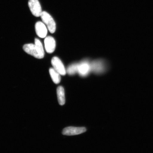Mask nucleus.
Listing matches in <instances>:
<instances>
[{
	"mask_svg": "<svg viewBox=\"0 0 153 153\" xmlns=\"http://www.w3.org/2000/svg\"><path fill=\"white\" fill-rule=\"evenodd\" d=\"M41 17L43 22L46 25L50 32L51 33H54L56 30V25L52 17L46 11H43Z\"/></svg>",
	"mask_w": 153,
	"mask_h": 153,
	"instance_id": "nucleus-1",
	"label": "nucleus"
},
{
	"mask_svg": "<svg viewBox=\"0 0 153 153\" xmlns=\"http://www.w3.org/2000/svg\"><path fill=\"white\" fill-rule=\"evenodd\" d=\"M23 49L25 52L32 55L36 58L41 59L44 55L39 52L36 45L33 44H26L24 45Z\"/></svg>",
	"mask_w": 153,
	"mask_h": 153,
	"instance_id": "nucleus-2",
	"label": "nucleus"
},
{
	"mask_svg": "<svg viewBox=\"0 0 153 153\" xmlns=\"http://www.w3.org/2000/svg\"><path fill=\"white\" fill-rule=\"evenodd\" d=\"M28 4L34 16L37 17L41 16L43 11H42L41 5L38 0H29Z\"/></svg>",
	"mask_w": 153,
	"mask_h": 153,
	"instance_id": "nucleus-3",
	"label": "nucleus"
},
{
	"mask_svg": "<svg viewBox=\"0 0 153 153\" xmlns=\"http://www.w3.org/2000/svg\"><path fill=\"white\" fill-rule=\"evenodd\" d=\"M51 64L53 68L60 74V75L64 76L66 73V71L62 61L58 57H53L51 61Z\"/></svg>",
	"mask_w": 153,
	"mask_h": 153,
	"instance_id": "nucleus-4",
	"label": "nucleus"
},
{
	"mask_svg": "<svg viewBox=\"0 0 153 153\" xmlns=\"http://www.w3.org/2000/svg\"><path fill=\"white\" fill-rule=\"evenodd\" d=\"M86 131V129L85 127H69L63 129L62 133L64 135L72 136L80 134Z\"/></svg>",
	"mask_w": 153,
	"mask_h": 153,
	"instance_id": "nucleus-5",
	"label": "nucleus"
},
{
	"mask_svg": "<svg viewBox=\"0 0 153 153\" xmlns=\"http://www.w3.org/2000/svg\"><path fill=\"white\" fill-rule=\"evenodd\" d=\"M45 45L46 51L48 53H53L56 47L55 40L51 36H48L45 39Z\"/></svg>",
	"mask_w": 153,
	"mask_h": 153,
	"instance_id": "nucleus-6",
	"label": "nucleus"
},
{
	"mask_svg": "<svg viewBox=\"0 0 153 153\" xmlns=\"http://www.w3.org/2000/svg\"><path fill=\"white\" fill-rule=\"evenodd\" d=\"M36 34L40 38H44L46 37L47 29L46 26L42 22H38L36 23L35 26Z\"/></svg>",
	"mask_w": 153,
	"mask_h": 153,
	"instance_id": "nucleus-7",
	"label": "nucleus"
},
{
	"mask_svg": "<svg viewBox=\"0 0 153 153\" xmlns=\"http://www.w3.org/2000/svg\"><path fill=\"white\" fill-rule=\"evenodd\" d=\"M91 70V65L86 61L78 64V72L82 76L88 75Z\"/></svg>",
	"mask_w": 153,
	"mask_h": 153,
	"instance_id": "nucleus-8",
	"label": "nucleus"
},
{
	"mask_svg": "<svg viewBox=\"0 0 153 153\" xmlns=\"http://www.w3.org/2000/svg\"><path fill=\"white\" fill-rule=\"evenodd\" d=\"M91 70L96 73L102 72L104 69L103 63L100 61L93 62L91 65Z\"/></svg>",
	"mask_w": 153,
	"mask_h": 153,
	"instance_id": "nucleus-9",
	"label": "nucleus"
},
{
	"mask_svg": "<svg viewBox=\"0 0 153 153\" xmlns=\"http://www.w3.org/2000/svg\"><path fill=\"white\" fill-rule=\"evenodd\" d=\"M57 98L59 104L60 105H64L65 102V91L62 86H59L57 89Z\"/></svg>",
	"mask_w": 153,
	"mask_h": 153,
	"instance_id": "nucleus-10",
	"label": "nucleus"
},
{
	"mask_svg": "<svg viewBox=\"0 0 153 153\" xmlns=\"http://www.w3.org/2000/svg\"><path fill=\"white\" fill-rule=\"evenodd\" d=\"M49 72L53 82L56 84L60 83L61 81L60 74L52 68L49 69Z\"/></svg>",
	"mask_w": 153,
	"mask_h": 153,
	"instance_id": "nucleus-11",
	"label": "nucleus"
},
{
	"mask_svg": "<svg viewBox=\"0 0 153 153\" xmlns=\"http://www.w3.org/2000/svg\"><path fill=\"white\" fill-rule=\"evenodd\" d=\"M78 64H73L71 65L67 69V72L70 75H74L78 72Z\"/></svg>",
	"mask_w": 153,
	"mask_h": 153,
	"instance_id": "nucleus-12",
	"label": "nucleus"
},
{
	"mask_svg": "<svg viewBox=\"0 0 153 153\" xmlns=\"http://www.w3.org/2000/svg\"><path fill=\"white\" fill-rule=\"evenodd\" d=\"M35 43L34 45H35L36 47H37L39 52L41 53L42 54L45 55V52H44L42 44L41 42L40 41V40L37 39V38H35V43Z\"/></svg>",
	"mask_w": 153,
	"mask_h": 153,
	"instance_id": "nucleus-13",
	"label": "nucleus"
}]
</instances>
